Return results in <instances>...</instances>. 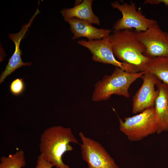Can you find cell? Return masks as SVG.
Listing matches in <instances>:
<instances>
[{
	"label": "cell",
	"mask_w": 168,
	"mask_h": 168,
	"mask_svg": "<svg viewBox=\"0 0 168 168\" xmlns=\"http://www.w3.org/2000/svg\"><path fill=\"white\" fill-rule=\"evenodd\" d=\"M78 135L82 142L81 155L87 168H119L100 143L86 137L82 132Z\"/></svg>",
	"instance_id": "cell-7"
},
{
	"label": "cell",
	"mask_w": 168,
	"mask_h": 168,
	"mask_svg": "<svg viewBox=\"0 0 168 168\" xmlns=\"http://www.w3.org/2000/svg\"><path fill=\"white\" fill-rule=\"evenodd\" d=\"M156 86L158 94L154 107L157 125V133L159 134L168 130V88L159 80Z\"/></svg>",
	"instance_id": "cell-12"
},
{
	"label": "cell",
	"mask_w": 168,
	"mask_h": 168,
	"mask_svg": "<svg viewBox=\"0 0 168 168\" xmlns=\"http://www.w3.org/2000/svg\"><path fill=\"white\" fill-rule=\"evenodd\" d=\"M141 78L143 80L142 85L133 98L132 112L134 114L154 107L158 94V91L155 90V86L159 80L155 76L145 72Z\"/></svg>",
	"instance_id": "cell-9"
},
{
	"label": "cell",
	"mask_w": 168,
	"mask_h": 168,
	"mask_svg": "<svg viewBox=\"0 0 168 168\" xmlns=\"http://www.w3.org/2000/svg\"><path fill=\"white\" fill-rule=\"evenodd\" d=\"M109 36L100 40H86L83 39L77 43L90 51L92 55V59L95 62L110 64L129 72H139L132 65L116 59L113 52Z\"/></svg>",
	"instance_id": "cell-8"
},
{
	"label": "cell",
	"mask_w": 168,
	"mask_h": 168,
	"mask_svg": "<svg viewBox=\"0 0 168 168\" xmlns=\"http://www.w3.org/2000/svg\"><path fill=\"white\" fill-rule=\"evenodd\" d=\"M145 72L130 73L116 67L111 75H105L95 84L92 100H107L113 95L129 97L128 90L130 86L138 78H141Z\"/></svg>",
	"instance_id": "cell-3"
},
{
	"label": "cell",
	"mask_w": 168,
	"mask_h": 168,
	"mask_svg": "<svg viewBox=\"0 0 168 168\" xmlns=\"http://www.w3.org/2000/svg\"><path fill=\"white\" fill-rule=\"evenodd\" d=\"M118 118L120 130L131 141H139L157 133V125L154 107L147 109L138 114L125 117L124 121Z\"/></svg>",
	"instance_id": "cell-4"
},
{
	"label": "cell",
	"mask_w": 168,
	"mask_h": 168,
	"mask_svg": "<svg viewBox=\"0 0 168 168\" xmlns=\"http://www.w3.org/2000/svg\"><path fill=\"white\" fill-rule=\"evenodd\" d=\"M114 56L139 72H145L151 58L144 54L145 48L132 29L112 31L109 36Z\"/></svg>",
	"instance_id": "cell-1"
},
{
	"label": "cell",
	"mask_w": 168,
	"mask_h": 168,
	"mask_svg": "<svg viewBox=\"0 0 168 168\" xmlns=\"http://www.w3.org/2000/svg\"><path fill=\"white\" fill-rule=\"evenodd\" d=\"M111 7L120 11L122 17L119 19L113 26V30L119 31L135 29L136 31L146 30L157 21L146 18L141 12L137 10L135 3L132 1L130 3L120 4L117 1L111 3Z\"/></svg>",
	"instance_id": "cell-5"
},
{
	"label": "cell",
	"mask_w": 168,
	"mask_h": 168,
	"mask_svg": "<svg viewBox=\"0 0 168 168\" xmlns=\"http://www.w3.org/2000/svg\"><path fill=\"white\" fill-rule=\"evenodd\" d=\"M53 164L46 160L41 154L37 158L35 168H52Z\"/></svg>",
	"instance_id": "cell-17"
},
{
	"label": "cell",
	"mask_w": 168,
	"mask_h": 168,
	"mask_svg": "<svg viewBox=\"0 0 168 168\" xmlns=\"http://www.w3.org/2000/svg\"><path fill=\"white\" fill-rule=\"evenodd\" d=\"M161 3H164L166 6H168V0H146L144 4H150L151 5H157Z\"/></svg>",
	"instance_id": "cell-18"
},
{
	"label": "cell",
	"mask_w": 168,
	"mask_h": 168,
	"mask_svg": "<svg viewBox=\"0 0 168 168\" xmlns=\"http://www.w3.org/2000/svg\"><path fill=\"white\" fill-rule=\"evenodd\" d=\"M145 72L155 76L168 88V58H151Z\"/></svg>",
	"instance_id": "cell-14"
},
{
	"label": "cell",
	"mask_w": 168,
	"mask_h": 168,
	"mask_svg": "<svg viewBox=\"0 0 168 168\" xmlns=\"http://www.w3.org/2000/svg\"><path fill=\"white\" fill-rule=\"evenodd\" d=\"M9 89L11 93L17 96L21 94L25 89V84L23 78H17L11 83Z\"/></svg>",
	"instance_id": "cell-16"
},
{
	"label": "cell",
	"mask_w": 168,
	"mask_h": 168,
	"mask_svg": "<svg viewBox=\"0 0 168 168\" xmlns=\"http://www.w3.org/2000/svg\"><path fill=\"white\" fill-rule=\"evenodd\" d=\"M40 141V154L46 160L56 168H70L63 162L62 156L66 152L73 150L70 143L80 144L71 128L60 126L50 127L42 133Z\"/></svg>",
	"instance_id": "cell-2"
},
{
	"label": "cell",
	"mask_w": 168,
	"mask_h": 168,
	"mask_svg": "<svg viewBox=\"0 0 168 168\" xmlns=\"http://www.w3.org/2000/svg\"><path fill=\"white\" fill-rule=\"evenodd\" d=\"M39 6L33 16L29 22L23 26L21 30L16 34H9L8 36L15 43V50L14 53L8 60V63L6 66L4 71L2 73L0 77V83L8 75H10L16 70L23 66H30L31 62L24 63L21 59V50L20 49V44L21 40L24 37L26 32L34 21L37 15L39 13Z\"/></svg>",
	"instance_id": "cell-10"
},
{
	"label": "cell",
	"mask_w": 168,
	"mask_h": 168,
	"mask_svg": "<svg viewBox=\"0 0 168 168\" xmlns=\"http://www.w3.org/2000/svg\"><path fill=\"white\" fill-rule=\"evenodd\" d=\"M134 31L145 47V56L150 58H168V33L163 31L157 22L146 30Z\"/></svg>",
	"instance_id": "cell-6"
},
{
	"label": "cell",
	"mask_w": 168,
	"mask_h": 168,
	"mask_svg": "<svg viewBox=\"0 0 168 168\" xmlns=\"http://www.w3.org/2000/svg\"><path fill=\"white\" fill-rule=\"evenodd\" d=\"M0 161V168H22L26 165L25 153L22 149L7 157L2 156Z\"/></svg>",
	"instance_id": "cell-15"
},
{
	"label": "cell",
	"mask_w": 168,
	"mask_h": 168,
	"mask_svg": "<svg viewBox=\"0 0 168 168\" xmlns=\"http://www.w3.org/2000/svg\"><path fill=\"white\" fill-rule=\"evenodd\" d=\"M93 0H84L80 4L72 8L63 9L60 12L64 19L76 18L99 25V17L93 13L92 5Z\"/></svg>",
	"instance_id": "cell-13"
},
{
	"label": "cell",
	"mask_w": 168,
	"mask_h": 168,
	"mask_svg": "<svg viewBox=\"0 0 168 168\" xmlns=\"http://www.w3.org/2000/svg\"><path fill=\"white\" fill-rule=\"evenodd\" d=\"M64 19L70 25L73 35L72 40L82 37L87 38L88 40L101 39L109 36L112 32L110 29L96 28L91 23L77 18Z\"/></svg>",
	"instance_id": "cell-11"
},
{
	"label": "cell",
	"mask_w": 168,
	"mask_h": 168,
	"mask_svg": "<svg viewBox=\"0 0 168 168\" xmlns=\"http://www.w3.org/2000/svg\"><path fill=\"white\" fill-rule=\"evenodd\" d=\"M83 0H76L75 3V5L77 6L80 4L82 2Z\"/></svg>",
	"instance_id": "cell-19"
}]
</instances>
